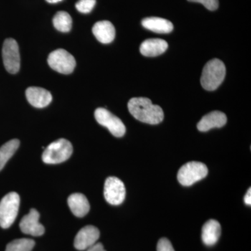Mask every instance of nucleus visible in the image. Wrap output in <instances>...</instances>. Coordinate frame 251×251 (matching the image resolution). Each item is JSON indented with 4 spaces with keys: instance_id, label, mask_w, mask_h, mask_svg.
Masks as SVG:
<instances>
[{
    "instance_id": "obj_2",
    "label": "nucleus",
    "mask_w": 251,
    "mask_h": 251,
    "mask_svg": "<svg viewBox=\"0 0 251 251\" xmlns=\"http://www.w3.org/2000/svg\"><path fill=\"white\" fill-rule=\"evenodd\" d=\"M226 74L224 63L219 59H211L206 63L203 69L201 85L204 90H215L224 82Z\"/></svg>"
},
{
    "instance_id": "obj_24",
    "label": "nucleus",
    "mask_w": 251,
    "mask_h": 251,
    "mask_svg": "<svg viewBox=\"0 0 251 251\" xmlns=\"http://www.w3.org/2000/svg\"><path fill=\"white\" fill-rule=\"evenodd\" d=\"M157 251H175L171 242L166 238H162L157 244Z\"/></svg>"
},
{
    "instance_id": "obj_5",
    "label": "nucleus",
    "mask_w": 251,
    "mask_h": 251,
    "mask_svg": "<svg viewBox=\"0 0 251 251\" xmlns=\"http://www.w3.org/2000/svg\"><path fill=\"white\" fill-rule=\"evenodd\" d=\"M208 174V168L201 162L191 161L181 166L177 174L179 182L183 186H189L204 179Z\"/></svg>"
},
{
    "instance_id": "obj_10",
    "label": "nucleus",
    "mask_w": 251,
    "mask_h": 251,
    "mask_svg": "<svg viewBox=\"0 0 251 251\" xmlns=\"http://www.w3.org/2000/svg\"><path fill=\"white\" fill-rule=\"evenodd\" d=\"M40 215L35 209H31L29 214L23 218L20 223V228L23 233L39 237L45 232V228L39 223Z\"/></svg>"
},
{
    "instance_id": "obj_9",
    "label": "nucleus",
    "mask_w": 251,
    "mask_h": 251,
    "mask_svg": "<svg viewBox=\"0 0 251 251\" xmlns=\"http://www.w3.org/2000/svg\"><path fill=\"white\" fill-rule=\"evenodd\" d=\"M104 197L112 205L121 204L126 197L125 186L122 181L115 176H110L105 180Z\"/></svg>"
},
{
    "instance_id": "obj_25",
    "label": "nucleus",
    "mask_w": 251,
    "mask_h": 251,
    "mask_svg": "<svg viewBox=\"0 0 251 251\" xmlns=\"http://www.w3.org/2000/svg\"><path fill=\"white\" fill-rule=\"evenodd\" d=\"M86 251H105L101 243H96L92 247L86 249Z\"/></svg>"
},
{
    "instance_id": "obj_8",
    "label": "nucleus",
    "mask_w": 251,
    "mask_h": 251,
    "mask_svg": "<svg viewBox=\"0 0 251 251\" xmlns=\"http://www.w3.org/2000/svg\"><path fill=\"white\" fill-rule=\"evenodd\" d=\"M2 58L5 69L11 74L19 72L21 67L19 47L18 43L12 38L4 41L2 48Z\"/></svg>"
},
{
    "instance_id": "obj_26",
    "label": "nucleus",
    "mask_w": 251,
    "mask_h": 251,
    "mask_svg": "<svg viewBox=\"0 0 251 251\" xmlns=\"http://www.w3.org/2000/svg\"><path fill=\"white\" fill-rule=\"evenodd\" d=\"M244 202L247 205H251V188L248 190L247 194H246L245 197H244Z\"/></svg>"
},
{
    "instance_id": "obj_6",
    "label": "nucleus",
    "mask_w": 251,
    "mask_h": 251,
    "mask_svg": "<svg viewBox=\"0 0 251 251\" xmlns=\"http://www.w3.org/2000/svg\"><path fill=\"white\" fill-rule=\"evenodd\" d=\"M50 67L62 74L74 72L76 62L74 56L64 49H57L50 53L48 58Z\"/></svg>"
},
{
    "instance_id": "obj_3",
    "label": "nucleus",
    "mask_w": 251,
    "mask_h": 251,
    "mask_svg": "<svg viewBox=\"0 0 251 251\" xmlns=\"http://www.w3.org/2000/svg\"><path fill=\"white\" fill-rule=\"evenodd\" d=\"M73 146L69 140L61 138L50 144L44 150L42 160L46 164H58L72 156Z\"/></svg>"
},
{
    "instance_id": "obj_18",
    "label": "nucleus",
    "mask_w": 251,
    "mask_h": 251,
    "mask_svg": "<svg viewBox=\"0 0 251 251\" xmlns=\"http://www.w3.org/2000/svg\"><path fill=\"white\" fill-rule=\"evenodd\" d=\"M144 27L159 34H168L173 30V25L171 21L158 17L146 18L142 21Z\"/></svg>"
},
{
    "instance_id": "obj_17",
    "label": "nucleus",
    "mask_w": 251,
    "mask_h": 251,
    "mask_svg": "<svg viewBox=\"0 0 251 251\" xmlns=\"http://www.w3.org/2000/svg\"><path fill=\"white\" fill-rule=\"evenodd\" d=\"M221 233V227L219 223L216 220H209L202 227V242L208 247L214 246L219 241Z\"/></svg>"
},
{
    "instance_id": "obj_13",
    "label": "nucleus",
    "mask_w": 251,
    "mask_h": 251,
    "mask_svg": "<svg viewBox=\"0 0 251 251\" xmlns=\"http://www.w3.org/2000/svg\"><path fill=\"white\" fill-rule=\"evenodd\" d=\"M227 123L226 114L221 111H213L204 115L198 122V129L206 132L214 128H221Z\"/></svg>"
},
{
    "instance_id": "obj_4",
    "label": "nucleus",
    "mask_w": 251,
    "mask_h": 251,
    "mask_svg": "<svg viewBox=\"0 0 251 251\" xmlns=\"http://www.w3.org/2000/svg\"><path fill=\"white\" fill-rule=\"evenodd\" d=\"M20 201L17 193L11 192L0 201V226L2 228H9L14 224L19 210Z\"/></svg>"
},
{
    "instance_id": "obj_19",
    "label": "nucleus",
    "mask_w": 251,
    "mask_h": 251,
    "mask_svg": "<svg viewBox=\"0 0 251 251\" xmlns=\"http://www.w3.org/2000/svg\"><path fill=\"white\" fill-rule=\"evenodd\" d=\"M19 146V140L13 139L4 144L0 148V171L3 169L7 161L17 151Z\"/></svg>"
},
{
    "instance_id": "obj_15",
    "label": "nucleus",
    "mask_w": 251,
    "mask_h": 251,
    "mask_svg": "<svg viewBox=\"0 0 251 251\" xmlns=\"http://www.w3.org/2000/svg\"><path fill=\"white\" fill-rule=\"evenodd\" d=\"M68 204L73 214L77 217H83L90 209L88 200L82 193H74L68 198Z\"/></svg>"
},
{
    "instance_id": "obj_16",
    "label": "nucleus",
    "mask_w": 251,
    "mask_h": 251,
    "mask_svg": "<svg viewBox=\"0 0 251 251\" xmlns=\"http://www.w3.org/2000/svg\"><path fill=\"white\" fill-rule=\"evenodd\" d=\"M168 44L161 39H149L142 43L140 50L146 57H156L166 52Z\"/></svg>"
},
{
    "instance_id": "obj_7",
    "label": "nucleus",
    "mask_w": 251,
    "mask_h": 251,
    "mask_svg": "<svg viewBox=\"0 0 251 251\" xmlns=\"http://www.w3.org/2000/svg\"><path fill=\"white\" fill-rule=\"evenodd\" d=\"M94 117L99 125L106 127L114 136L121 138L125 134L126 126L123 122L106 109L97 108L94 112Z\"/></svg>"
},
{
    "instance_id": "obj_11",
    "label": "nucleus",
    "mask_w": 251,
    "mask_h": 251,
    "mask_svg": "<svg viewBox=\"0 0 251 251\" xmlns=\"http://www.w3.org/2000/svg\"><path fill=\"white\" fill-rule=\"evenodd\" d=\"M100 237V232L93 226L82 227L77 232L74 240V247L79 251H85L97 243Z\"/></svg>"
},
{
    "instance_id": "obj_12",
    "label": "nucleus",
    "mask_w": 251,
    "mask_h": 251,
    "mask_svg": "<svg viewBox=\"0 0 251 251\" xmlns=\"http://www.w3.org/2000/svg\"><path fill=\"white\" fill-rule=\"evenodd\" d=\"M26 98L32 106L43 108L48 106L52 100V94L42 87H28L25 92Z\"/></svg>"
},
{
    "instance_id": "obj_20",
    "label": "nucleus",
    "mask_w": 251,
    "mask_h": 251,
    "mask_svg": "<svg viewBox=\"0 0 251 251\" xmlns=\"http://www.w3.org/2000/svg\"><path fill=\"white\" fill-rule=\"evenodd\" d=\"M54 27L61 32H69L72 27V18L66 11H59L52 19Z\"/></svg>"
},
{
    "instance_id": "obj_22",
    "label": "nucleus",
    "mask_w": 251,
    "mask_h": 251,
    "mask_svg": "<svg viewBox=\"0 0 251 251\" xmlns=\"http://www.w3.org/2000/svg\"><path fill=\"white\" fill-rule=\"evenodd\" d=\"M96 3V0H79L75 4V8L82 14H89L94 9Z\"/></svg>"
},
{
    "instance_id": "obj_23",
    "label": "nucleus",
    "mask_w": 251,
    "mask_h": 251,
    "mask_svg": "<svg viewBox=\"0 0 251 251\" xmlns=\"http://www.w3.org/2000/svg\"><path fill=\"white\" fill-rule=\"evenodd\" d=\"M191 2L201 3L209 10V11H215L219 7V0H188Z\"/></svg>"
},
{
    "instance_id": "obj_1",
    "label": "nucleus",
    "mask_w": 251,
    "mask_h": 251,
    "mask_svg": "<svg viewBox=\"0 0 251 251\" xmlns=\"http://www.w3.org/2000/svg\"><path fill=\"white\" fill-rule=\"evenodd\" d=\"M128 108L136 120L149 125H158L164 118V113L161 107L153 104L150 99L132 98L128 101Z\"/></svg>"
},
{
    "instance_id": "obj_21",
    "label": "nucleus",
    "mask_w": 251,
    "mask_h": 251,
    "mask_svg": "<svg viewBox=\"0 0 251 251\" xmlns=\"http://www.w3.org/2000/svg\"><path fill=\"white\" fill-rule=\"evenodd\" d=\"M34 245L35 242L32 239H16L6 246V251H31Z\"/></svg>"
},
{
    "instance_id": "obj_14",
    "label": "nucleus",
    "mask_w": 251,
    "mask_h": 251,
    "mask_svg": "<svg viewBox=\"0 0 251 251\" xmlns=\"http://www.w3.org/2000/svg\"><path fill=\"white\" fill-rule=\"evenodd\" d=\"M92 32L99 42L108 44L115 37V28L110 21H102L96 23L92 27Z\"/></svg>"
},
{
    "instance_id": "obj_27",
    "label": "nucleus",
    "mask_w": 251,
    "mask_h": 251,
    "mask_svg": "<svg viewBox=\"0 0 251 251\" xmlns=\"http://www.w3.org/2000/svg\"><path fill=\"white\" fill-rule=\"evenodd\" d=\"M46 1L50 4H56V3L60 2L62 0H46Z\"/></svg>"
}]
</instances>
